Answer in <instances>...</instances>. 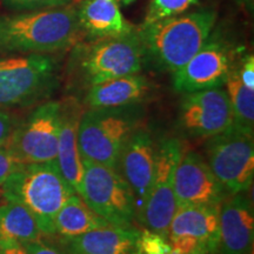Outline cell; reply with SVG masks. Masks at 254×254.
Listing matches in <instances>:
<instances>
[{
    "mask_svg": "<svg viewBox=\"0 0 254 254\" xmlns=\"http://www.w3.org/2000/svg\"><path fill=\"white\" fill-rule=\"evenodd\" d=\"M77 8L71 5L0 17V55H52L80 40Z\"/></svg>",
    "mask_w": 254,
    "mask_h": 254,
    "instance_id": "1",
    "label": "cell"
},
{
    "mask_svg": "<svg viewBox=\"0 0 254 254\" xmlns=\"http://www.w3.org/2000/svg\"><path fill=\"white\" fill-rule=\"evenodd\" d=\"M215 20V12L198 11L141 25L138 32L146 59L159 69L176 72L207 41Z\"/></svg>",
    "mask_w": 254,
    "mask_h": 254,
    "instance_id": "2",
    "label": "cell"
},
{
    "mask_svg": "<svg viewBox=\"0 0 254 254\" xmlns=\"http://www.w3.org/2000/svg\"><path fill=\"white\" fill-rule=\"evenodd\" d=\"M1 187L6 201L26 207L45 237L55 236L57 214L75 193L64 179L56 161L20 165Z\"/></svg>",
    "mask_w": 254,
    "mask_h": 254,
    "instance_id": "3",
    "label": "cell"
},
{
    "mask_svg": "<svg viewBox=\"0 0 254 254\" xmlns=\"http://www.w3.org/2000/svg\"><path fill=\"white\" fill-rule=\"evenodd\" d=\"M146 60L138 28L120 37L75 44L69 58V78L86 87L139 74Z\"/></svg>",
    "mask_w": 254,
    "mask_h": 254,
    "instance_id": "4",
    "label": "cell"
},
{
    "mask_svg": "<svg viewBox=\"0 0 254 254\" xmlns=\"http://www.w3.org/2000/svg\"><path fill=\"white\" fill-rule=\"evenodd\" d=\"M136 106L84 111L78 127L81 158L117 170L124 146L144 118L142 110Z\"/></svg>",
    "mask_w": 254,
    "mask_h": 254,
    "instance_id": "5",
    "label": "cell"
},
{
    "mask_svg": "<svg viewBox=\"0 0 254 254\" xmlns=\"http://www.w3.org/2000/svg\"><path fill=\"white\" fill-rule=\"evenodd\" d=\"M59 84V65L51 55L0 58V107L14 109L43 103Z\"/></svg>",
    "mask_w": 254,
    "mask_h": 254,
    "instance_id": "6",
    "label": "cell"
},
{
    "mask_svg": "<svg viewBox=\"0 0 254 254\" xmlns=\"http://www.w3.org/2000/svg\"><path fill=\"white\" fill-rule=\"evenodd\" d=\"M78 194L88 207L110 225L131 227L135 220V198L124 177L114 168L82 159Z\"/></svg>",
    "mask_w": 254,
    "mask_h": 254,
    "instance_id": "7",
    "label": "cell"
},
{
    "mask_svg": "<svg viewBox=\"0 0 254 254\" xmlns=\"http://www.w3.org/2000/svg\"><path fill=\"white\" fill-rule=\"evenodd\" d=\"M207 164L228 195L247 192L254 178L253 134L231 125L206 144Z\"/></svg>",
    "mask_w": 254,
    "mask_h": 254,
    "instance_id": "8",
    "label": "cell"
},
{
    "mask_svg": "<svg viewBox=\"0 0 254 254\" xmlns=\"http://www.w3.org/2000/svg\"><path fill=\"white\" fill-rule=\"evenodd\" d=\"M62 101L40 103L30 114L14 125L6 146L20 164L56 161L58 152Z\"/></svg>",
    "mask_w": 254,
    "mask_h": 254,
    "instance_id": "9",
    "label": "cell"
},
{
    "mask_svg": "<svg viewBox=\"0 0 254 254\" xmlns=\"http://www.w3.org/2000/svg\"><path fill=\"white\" fill-rule=\"evenodd\" d=\"M183 154L177 138H165L157 144L153 185L138 220L147 230L167 237L178 206L174 194V174Z\"/></svg>",
    "mask_w": 254,
    "mask_h": 254,
    "instance_id": "10",
    "label": "cell"
},
{
    "mask_svg": "<svg viewBox=\"0 0 254 254\" xmlns=\"http://www.w3.org/2000/svg\"><path fill=\"white\" fill-rule=\"evenodd\" d=\"M233 125V112L222 87L185 93L179 110V126L193 138H212Z\"/></svg>",
    "mask_w": 254,
    "mask_h": 254,
    "instance_id": "11",
    "label": "cell"
},
{
    "mask_svg": "<svg viewBox=\"0 0 254 254\" xmlns=\"http://www.w3.org/2000/svg\"><path fill=\"white\" fill-rule=\"evenodd\" d=\"M233 65L232 47L225 41L208 38L185 65L173 72V87L180 93L221 87Z\"/></svg>",
    "mask_w": 254,
    "mask_h": 254,
    "instance_id": "12",
    "label": "cell"
},
{
    "mask_svg": "<svg viewBox=\"0 0 254 254\" xmlns=\"http://www.w3.org/2000/svg\"><path fill=\"white\" fill-rule=\"evenodd\" d=\"M177 206L221 205L228 193L198 152L182 154L174 174Z\"/></svg>",
    "mask_w": 254,
    "mask_h": 254,
    "instance_id": "13",
    "label": "cell"
},
{
    "mask_svg": "<svg viewBox=\"0 0 254 254\" xmlns=\"http://www.w3.org/2000/svg\"><path fill=\"white\" fill-rule=\"evenodd\" d=\"M157 144L146 128H136L124 146L117 165V171L122 174L135 198L138 219L150 195L153 185Z\"/></svg>",
    "mask_w": 254,
    "mask_h": 254,
    "instance_id": "14",
    "label": "cell"
},
{
    "mask_svg": "<svg viewBox=\"0 0 254 254\" xmlns=\"http://www.w3.org/2000/svg\"><path fill=\"white\" fill-rule=\"evenodd\" d=\"M220 254H252L254 211L247 192L230 195L220 205L219 214Z\"/></svg>",
    "mask_w": 254,
    "mask_h": 254,
    "instance_id": "15",
    "label": "cell"
},
{
    "mask_svg": "<svg viewBox=\"0 0 254 254\" xmlns=\"http://www.w3.org/2000/svg\"><path fill=\"white\" fill-rule=\"evenodd\" d=\"M82 113L84 107L74 97H68L62 101L56 163L64 179L75 193H79L84 173L82 158L78 145V127Z\"/></svg>",
    "mask_w": 254,
    "mask_h": 254,
    "instance_id": "16",
    "label": "cell"
},
{
    "mask_svg": "<svg viewBox=\"0 0 254 254\" xmlns=\"http://www.w3.org/2000/svg\"><path fill=\"white\" fill-rule=\"evenodd\" d=\"M220 205H192L178 207L167 231V239L190 237L198 240L207 254L219 249Z\"/></svg>",
    "mask_w": 254,
    "mask_h": 254,
    "instance_id": "17",
    "label": "cell"
},
{
    "mask_svg": "<svg viewBox=\"0 0 254 254\" xmlns=\"http://www.w3.org/2000/svg\"><path fill=\"white\" fill-rule=\"evenodd\" d=\"M152 87L151 81L144 75H126L88 87L84 103L90 109H113L138 105L148 97Z\"/></svg>",
    "mask_w": 254,
    "mask_h": 254,
    "instance_id": "18",
    "label": "cell"
},
{
    "mask_svg": "<svg viewBox=\"0 0 254 254\" xmlns=\"http://www.w3.org/2000/svg\"><path fill=\"white\" fill-rule=\"evenodd\" d=\"M77 13L81 33L92 40L120 37L135 28L124 18L117 0H82Z\"/></svg>",
    "mask_w": 254,
    "mask_h": 254,
    "instance_id": "19",
    "label": "cell"
},
{
    "mask_svg": "<svg viewBox=\"0 0 254 254\" xmlns=\"http://www.w3.org/2000/svg\"><path fill=\"white\" fill-rule=\"evenodd\" d=\"M139 232L133 226L109 225L63 243L68 254H136Z\"/></svg>",
    "mask_w": 254,
    "mask_h": 254,
    "instance_id": "20",
    "label": "cell"
},
{
    "mask_svg": "<svg viewBox=\"0 0 254 254\" xmlns=\"http://www.w3.org/2000/svg\"><path fill=\"white\" fill-rule=\"evenodd\" d=\"M109 225L105 219L88 207L78 193H74L57 214L55 236H59L62 240H67Z\"/></svg>",
    "mask_w": 254,
    "mask_h": 254,
    "instance_id": "21",
    "label": "cell"
},
{
    "mask_svg": "<svg viewBox=\"0 0 254 254\" xmlns=\"http://www.w3.org/2000/svg\"><path fill=\"white\" fill-rule=\"evenodd\" d=\"M41 236L36 219L26 207L12 201L0 205V243L15 241L23 245Z\"/></svg>",
    "mask_w": 254,
    "mask_h": 254,
    "instance_id": "22",
    "label": "cell"
},
{
    "mask_svg": "<svg viewBox=\"0 0 254 254\" xmlns=\"http://www.w3.org/2000/svg\"><path fill=\"white\" fill-rule=\"evenodd\" d=\"M225 86L233 112V125L253 134L254 90L247 87L241 80L238 66L233 65L231 68Z\"/></svg>",
    "mask_w": 254,
    "mask_h": 254,
    "instance_id": "23",
    "label": "cell"
},
{
    "mask_svg": "<svg viewBox=\"0 0 254 254\" xmlns=\"http://www.w3.org/2000/svg\"><path fill=\"white\" fill-rule=\"evenodd\" d=\"M198 0H151L147 14L142 25L154 23L163 19L176 17L186 12Z\"/></svg>",
    "mask_w": 254,
    "mask_h": 254,
    "instance_id": "24",
    "label": "cell"
},
{
    "mask_svg": "<svg viewBox=\"0 0 254 254\" xmlns=\"http://www.w3.org/2000/svg\"><path fill=\"white\" fill-rule=\"evenodd\" d=\"M172 247L166 237L151 230L139 232L136 240V254H168Z\"/></svg>",
    "mask_w": 254,
    "mask_h": 254,
    "instance_id": "25",
    "label": "cell"
},
{
    "mask_svg": "<svg viewBox=\"0 0 254 254\" xmlns=\"http://www.w3.org/2000/svg\"><path fill=\"white\" fill-rule=\"evenodd\" d=\"M5 6L17 11H32L50 7H60L69 4L71 0H1Z\"/></svg>",
    "mask_w": 254,
    "mask_h": 254,
    "instance_id": "26",
    "label": "cell"
},
{
    "mask_svg": "<svg viewBox=\"0 0 254 254\" xmlns=\"http://www.w3.org/2000/svg\"><path fill=\"white\" fill-rule=\"evenodd\" d=\"M19 161L15 159L7 146H0V186L6 182V179L20 166Z\"/></svg>",
    "mask_w": 254,
    "mask_h": 254,
    "instance_id": "27",
    "label": "cell"
},
{
    "mask_svg": "<svg viewBox=\"0 0 254 254\" xmlns=\"http://www.w3.org/2000/svg\"><path fill=\"white\" fill-rule=\"evenodd\" d=\"M28 254H66L63 250L49 241L40 239L23 244Z\"/></svg>",
    "mask_w": 254,
    "mask_h": 254,
    "instance_id": "28",
    "label": "cell"
},
{
    "mask_svg": "<svg viewBox=\"0 0 254 254\" xmlns=\"http://www.w3.org/2000/svg\"><path fill=\"white\" fill-rule=\"evenodd\" d=\"M14 125V119L12 118L11 114L0 107V146L7 144L9 136L13 132Z\"/></svg>",
    "mask_w": 254,
    "mask_h": 254,
    "instance_id": "29",
    "label": "cell"
},
{
    "mask_svg": "<svg viewBox=\"0 0 254 254\" xmlns=\"http://www.w3.org/2000/svg\"><path fill=\"white\" fill-rule=\"evenodd\" d=\"M238 72L244 84L254 90V58L252 55L247 56L240 66H238Z\"/></svg>",
    "mask_w": 254,
    "mask_h": 254,
    "instance_id": "30",
    "label": "cell"
},
{
    "mask_svg": "<svg viewBox=\"0 0 254 254\" xmlns=\"http://www.w3.org/2000/svg\"><path fill=\"white\" fill-rule=\"evenodd\" d=\"M0 254H28L21 244L15 241H5L0 243Z\"/></svg>",
    "mask_w": 254,
    "mask_h": 254,
    "instance_id": "31",
    "label": "cell"
},
{
    "mask_svg": "<svg viewBox=\"0 0 254 254\" xmlns=\"http://www.w3.org/2000/svg\"><path fill=\"white\" fill-rule=\"evenodd\" d=\"M238 1H239V4H241L243 6H245L246 8L251 9V11H252V9H253L254 0H238Z\"/></svg>",
    "mask_w": 254,
    "mask_h": 254,
    "instance_id": "32",
    "label": "cell"
},
{
    "mask_svg": "<svg viewBox=\"0 0 254 254\" xmlns=\"http://www.w3.org/2000/svg\"><path fill=\"white\" fill-rule=\"evenodd\" d=\"M117 1L120 2V4L127 6V5H131L132 2H134V0H117Z\"/></svg>",
    "mask_w": 254,
    "mask_h": 254,
    "instance_id": "33",
    "label": "cell"
},
{
    "mask_svg": "<svg viewBox=\"0 0 254 254\" xmlns=\"http://www.w3.org/2000/svg\"><path fill=\"white\" fill-rule=\"evenodd\" d=\"M168 254H186V253H184L183 251H180V250L174 249V247H172V249H171V251H170V253H168Z\"/></svg>",
    "mask_w": 254,
    "mask_h": 254,
    "instance_id": "34",
    "label": "cell"
},
{
    "mask_svg": "<svg viewBox=\"0 0 254 254\" xmlns=\"http://www.w3.org/2000/svg\"><path fill=\"white\" fill-rule=\"evenodd\" d=\"M198 254H205V253H198Z\"/></svg>",
    "mask_w": 254,
    "mask_h": 254,
    "instance_id": "35",
    "label": "cell"
}]
</instances>
